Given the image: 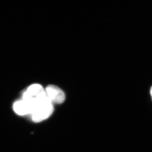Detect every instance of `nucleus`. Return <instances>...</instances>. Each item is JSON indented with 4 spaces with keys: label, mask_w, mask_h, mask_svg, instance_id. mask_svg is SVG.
Listing matches in <instances>:
<instances>
[{
    "label": "nucleus",
    "mask_w": 152,
    "mask_h": 152,
    "mask_svg": "<svg viewBox=\"0 0 152 152\" xmlns=\"http://www.w3.org/2000/svg\"><path fill=\"white\" fill-rule=\"evenodd\" d=\"M32 120L34 122H40L48 118L54 111L53 104L47 96L33 101Z\"/></svg>",
    "instance_id": "f257e3e1"
},
{
    "label": "nucleus",
    "mask_w": 152,
    "mask_h": 152,
    "mask_svg": "<svg viewBox=\"0 0 152 152\" xmlns=\"http://www.w3.org/2000/svg\"><path fill=\"white\" fill-rule=\"evenodd\" d=\"M46 96L45 89L41 85L34 84L31 85L24 91L22 99L27 100L34 101L42 99Z\"/></svg>",
    "instance_id": "f03ea898"
},
{
    "label": "nucleus",
    "mask_w": 152,
    "mask_h": 152,
    "mask_svg": "<svg viewBox=\"0 0 152 152\" xmlns=\"http://www.w3.org/2000/svg\"><path fill=\"white\" fill-rule=\"evenodd\" d=\"M45 91L47 97L53 104H62L65 100L64 93L57 86L49 85L46 88Z\"/></svg>",
    "instance_id": "7ed1b4c3"
},
{
    "label": "nucleus",
    "mask_w": 152,
    "mask_h": 152,
    "mask_svg": "<svg viewBox=\"0 0 152 152\" xmlns=\"http://www.w3.org/2000/svg\"><path fill=\"white\" fill-rule=\"evenodd\" d=\"M13 108L15 112L20 115H31L32 110V102L22 99L15 103Z\"/></svg>",
    "instance_id": "20e7f679"
},
{
    "label": "nucleus",
    "mask_w": 152,
    "mask_h": 152,
    "mask_svg": "<svg viewBox=\"0 0 152 152\" xmlns=\"http://www.w3.org/2000/svg\"><path fill=\"white\" fill-rule=\"evenodd\" d=\"M151 96L152 98V87H151Z\"/></svg>",
    "instance_id": "39448f33"
}]
</instances>
